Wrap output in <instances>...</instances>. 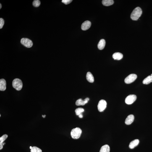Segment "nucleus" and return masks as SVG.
<instances>
[{"mask_svg":"<svg viewBox=\"0 0 152 152\" xmlns=\"http://www.w3.org/2000/svg\"><path fill=\"white\" fill-rule=\"evenodd\" d=\"M142 13V11L141 8L139 7L136 8L134 9L131 14V19L133 20H138Z\"/></svg>","mask_w":152,"mask_h":152,"instance_id":"nucleus-1","label":"nucleus"},{"mask_svg":"<svg viewBox=\"0 0 152 152\" xmlns=\"http://www.w3.org/2000/svg\"><path fill=\"white\" fill-rule=\"evenodd\" d=\"M82 133L81 129L77 127L72 129L71 132V135L74 139H77L80 137Z\"/></svg>","mask_w":152,"mask_h":152,"instance_id":"nucleus-2","label":"nucleus"},{"mask_svg":"<svg viewBox=\"0 0 152 152\" xmlns=\"http://www.w3.org/2000/svg\"><path fill=\"white\" fill-rule=\"evenodd\" d=\"M12 85L13 88L16 90L19 91L22 89L23 87V83L20 79L16 78L13 81Z\"/></svg>","mask_w":152,"mask_h":152,"instance_id":"nucleus-3","label":"nucleus"},{"mask_svg":"<svg viewBox=\"0 0 152 152\" xmlns=\"http://www.w3.org/2000/svg\"><path fill=\"white\" fill-rule=\"evenodd\" d=\"M21 43L23 46L29 48L31 47L33 44L31 40L27 38H22L21 40Z\"/></svg>","mask_w":152,"mask_h":152,"instance_id":"nucleus-4","label":"nucleus"},{"mask_svg":"<svg viewBox=\"0 0 152 152\" xmlns=\"http://www.w3.org/2000/svg\"><path fill=\"white\" fill-rule=\"evenodd\" d=\"M137 76L135 74H130L126 77L124 80V82L127 84H130L132 83L137 78Z\"/></svg>","mask_w":152,"mask_h":152,"instance_id":"nucleus-5","label":"nucleus"},{"mask_svg":"<svg viewBox=\"0 0 152 152\" xmlns=\"http://www.w3.org/2000/svg\"><path fill=\"white\" fill-rule=\"evenodd\" d=\"M107 103L104 100L102 99L99 101L98 106V109L100 112H102L106 109Z\"/></svg>","mask_w":152,"mask_h":152,"instance_id":"nucleus-6","label":"nucleus"},{"mask_svg":"<svg viewBox=\"0 0 152 152\" xmlns=\"http://www.w3.org/2000/svg\"><path fill=\"white\" fill-rule=\"evenodd\" d=\"M137 99V96L135 95H130L125 99V102L126 104L130 105L132 104Z\"/></svg>","mask_w":152,"mask_h":152,"instance_id":"nucleus-7","label":"nucleus"},{"mask_svg":"<svg viewBox=\"0 0 152 152\" xmlns=\"http://www.w3.org/2000/svg\"><path fill=\"white\" fill-rule=\"evenodd\" d=\"M89 100V99L88 98H86L84 100H82V99H80L76 101V104L77 106L84 105L85 104L88 102V101Z\"/></svg>","mask_w":152,"mask_h":152,"instance_id":"nucleus-8","label":"nucleus"},{"mask_svg":"<svg viewBox=\"0 0 152 152\" xmlns=\"http://www.w3.org/2000/svg\"><path fill=\"white\" fill-rule=\"evenodd\" d=\"M91 23L89 21H85L82 24L81 28L82 30H86L88 29L91 26Z\"/></svg>","mask_w":152,"mask_h":152,"instance_id":"nucleus-9","label":"nucleus"},{"mask_svg":"<svg viewBox=\"0 0 152 152\" xmlns=\"http://www.w3.org/2000/svg\"><path fill=\"white\" fill-rule=\"evenodd\" d=\"M134 119V117L133 115L131 114L129 115L127 118L126 119L125 121V123L127 125H130L131 124Z\"/></svg>","mask_w":152,"mask_h":152,"instance_id":"nucleus-10","label":"nucleus"},{"mask_svg":"<svg viewBox=\"0 0 152 152\" xmlns=\"http://www.w3.org/2000/svg\"><path fill=\"white\" fill-rule=\"evenodd\" d=\"M6 83L5 80L4 79L0 80V90L1 91H4L6 89Z\"/></svg>","mask_w":152,"mask_h":152,"instance_id":"nucleus-11","label":"nucleus"},{"mask_svg":"<svg viewBox=\"0 0 152 152\" xmlns=\"http://www.w3.org/2000/svg\"><path fill=\"white\" fill-rule=\"evenodd\" d=\"M140 141L138 139H136L130 142L129 145V147L130 149H133L138 145Z\"/></svg>","mask_w":152,"mask_h":152,"instance_id":"nucleus-12","label":"nucleus"},{"mask_svg":"<svg viewBox=\"0 0 152 152\" xmlns=\"http://www.w3.org/2000/svg\"><path fill=\"white\" fill-rule=\"evenodd\" d=\"M105 44L106 42L105 40L102 39L100 40L98 44V49L100 50L103 49L105 46Z\"/></svg>","mask_w":152,"mask_h":152,"instance_id":"nucleus-13","label":"nucleus"},{"mask_svg":"<svg viewBox=\"0 0 152 152\" xmlns=\"http://www.w3.org/2000/svg\"><path fill=\"white\" fill-rule=\"evenodd\" d=\"M123 55L120 53H114L112 55V57L114 59L120 60L122 59L123 58Z\"/></svg>","mask_w":152,"mask_h":152,"instance_id":"nucleus-14","label":"nucleus"},{"mask_svg":"<svg viewBox=\"0 0 152 152\" xmlns=\"http://www.w3.org/2000/svg\"><path fill=\"white\" fill-rule=\"evenodd\" d=\"M86 79L90 83H93L94 81V78L93 74L90 72L87 73L86 75Z\"/></svg>","mask_w":152,"mask_h":152,"instance_id":"nucleus-15","label":"nucleus"},{"mask_svg":"<svg viewBox=\"0 0 152 152\" xmlns=\"http://www.w3.org/2000/svg\"><path fill=\"white\" fill-rule=\"evenodd\" d=\"M152 82V74L151 76H148L143 81V83L144 84L148 85Z\"/></svg>","mask_w":152,"mask_h":152,"instance_id":"nucleus-16","label":"nucleus"},{"mask_svg":"<svg viewBox=\"0 0 152 152\" xmlns=\"http://www.w3.org/2000/svg\"><path fill=\"white\" fill-rule=\"evenodd\" d=\"M102 3L103 5L108 6L112 5L114 3V1L113 0H103Z\"/></svg>","mask_w":152,"mask_h":152,"instance_id":"nucleus-17","label":"nucleus"},{"mask_svg":"<svg viewBox=\"0 0 152 152\" xmlns=\"http://www.w3.org/2000/svg\"><path fill=\"white\" fill-rule=\"evenodd\" d=\"M110 150L109 145H106L101 147L99 152H110Z\"/></svg>","mask_w":152,"mask_h":152,"instance_id":"nucleus-18","label":"nucleus"},{"mask_svg":"<svg viewBox=\"0 0 152 152\" xmlns=\"http://www.w3.org/2000/svg\"><path fill=\"white\" fill-rule=\"evenodd\" d=\"M84 111V109L82 108H79L76 109L75 111L76 114L78 116L80 114H82Z\"/></svg>","mask_w":152,"mask_h":152,"instance_id":"nucleus-19","label":"nucleus"},{"mask_svg":"<svg viewBox=\"0 0 152 152\" xmlns=\"http://www.w3.org/2000/svg\"><path fill=\"white\" fill-rule=\"evenodd\" d=\"M31 152H42V150L36 146H33L30 150Z\"/></svg>","mask_w":152,"mask_h":152,"instance_id":"nucleus-20","label":"nucleus"},{"mask_svg":"<svg viewBox=\"0 0 152 152\" xmlns=\"http://www.w3.org/2000/svg\"><path fill=\"white\" fill-rule=\"evenodd\" d=\"M8 137L7 135L4 134L0 137V144L3 143V142Z\"/></svg>","mask_w":152,"mask_h":152,"instance_id":"nucleus-21","label":"nucleus"},{"mask_svg":"<svg viewBox=\"0 0 152 152\" xmlns=\"http://www.w3.org/2000/svg\"><path fill=\"white\" fill-rule=\"evenodd\" d=\"M40 1L39 0H35L33 2V6L35 7H38L40 5Z\"/></svg>","mask_w":152,"mask_h":152,"instance_id":"nucleus-22","label":"nucleus"},{"mask_svg":"<svg viewBox=\"0 0 152 152\" xmlns=\"http://www.w3.org/2000/svg\"><path fill=\"white\" fill-rule=\"evenodd\" d=\"M4 23V19L1 18H0V29L2 28Z\"/></svg>","mask_w":152,"mask_h":152,"instance_id":"nucleus-23","label":"nucleus"},{"mask_svg":"<svg viewBox=\"0 0 152 152\" xmlns=\"http://www.w3.org/2000/svg\"><path fill=\"white\" fill-rule=\"evenodd\" d=\"M72 1V0H62V2L65 5H67L70 4Z\"/></svg>","mask_w":152,"mask_h":152,"instance_id":"nucleus-24","label":"nucleus"},{"mask_svg":"<svg viewBox=\"0 0 152 152\" xmlns=\"http://www.w3.org/2000/svg\"><path fill=\"white\" fill-rule=\"evenodd\" d=\"M3 143L0 144V150H1L3 148Z\"/></svg>","mask_w":152,"mask_h":152,"instance_id":"nucleus-25","label":"nucleus"},{"mask_svg":"<svg viewBox=\"0 0 152 152\" xmlns=\"http://www.w3.org/2000/svg\"><path fill=\"white\" fill-rule=\"evenodd\" d=\"M78 116L80 118H82L83 117V115H82V114H80V115H78Z\"/></svg>","mask_w":152,"mask_h":152,"instance_id":"nucleus-26","label":"nucleus"},{"mask_svg":"<svg viewBox=\"0 0 152 152\" xmlns=\"http://www.w3.org/2000/svg\"><path fill=\"white\" fill-rule=\"evenodd\" d=\"M1 7H2V6H1V5L0 4V9H1Z\"/></svg>","mask_w":152,"mask_h":152,"instance_id":"nucleus-27","label":"nucleus"},{"mask_svg":"<svg viewBox=\"0 0 152 152\" xmlns=\"http://www.w3.org/2000/svg\"><path fill=\"white\" fill-rule=\"evenodd\" d=\"M32 148V147L31 146H30V149H31Z\"/></svg>","mask_w":152,"mask_h":152,"instance_id":"nucleus-28","label":"nucleus"},{"mask_svg":"<svg viewBox=\"0 0 152 152\" xmlns=\"http://www.w3.org/2000/svg\"><path fill=\"white\" fill-rule=\"evenodd\" d=\"M1 115H0V117H1Z\"/></svg>","mask_w":152,"mask_h":152,"instance_id":"nucleus-29","label":"nucleus"}]
</instances>
